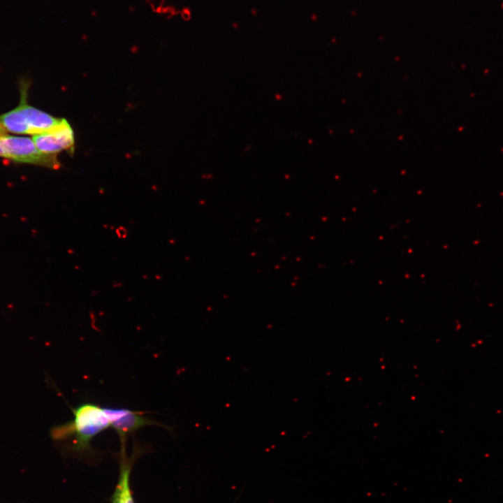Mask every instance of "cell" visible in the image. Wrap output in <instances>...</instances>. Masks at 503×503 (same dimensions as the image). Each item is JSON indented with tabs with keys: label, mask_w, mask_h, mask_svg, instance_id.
<instances>
[{
	"label": "cell",
	"mask_w": 503,
	"mask_h": 503,
	"mask_svg": "<svg viewBox=\"0 0 503 503\" xmlns=\"http://www.w3.org/2000/svg\"><path fill=\"white\" fill-rule=\"evenodd\" d=\"M73 418L54 425L50 430L51 438L64 441L72 438L69 449L78 453L89 452L91 442L100 432L110 428L104 407L85 402L71 409Z\"/></svg>",
	"instance_id": "1"
},
{
	"label": "cell",
	"mask_w": 503,
	"mask_h": 503,
	"mask_svg": "<svg viewBox=\"0 0 503 503\" xmlns=\"http://www.w3.org/2000/svg\"><path fill=\"white\" fill-rule=\"evenodd\" d=\"M27 97V88L22 87L19 105L0 115V124L7 131L36 136L50 131L59 123L61 119L29 105Z\"/></svg>",
	"instance_id": "2"
},
{
	"label": "cell",
	"mask_w": 503,
	"mask_h": 503,
	"mask_svg": "<svg viewBox=\"0 0 503 503\" xmlns=\"http://www.w3.org/2000/svg\"><path fill=\"white\" fill-rule=\"evenodd\" d=\"M0 156L18 163H29L57 169L61 163L56 154L41 152L33 139L3 135L0 137Z\"/></svg>",
	"instance_id": "3"
},
{
	"label": "cell",
	"mask_w": 503,
	"mask_h": 503,
	"mask_svg": "<svg viewBox=\"0 0 503 503\" xmlns=\"http://www.w3.org/2000/svg\"><path fill=\"white\" fill-rule=\"evenodd\" d=\"M112 428L118 434L122 444H125L127 436L147 425H165L146 417L143 413L125 407H104Z\"/></svg>",
	"instance_id": "4"
},
{
	"label": "cell",
	"mask_w": 503,
	"mask_h": 503,
	"mask_svg": "<svg viewBox=\"0 0 503 503\" xmlns=\"http://www.w3.org/2000/svg\"><path fill=\"white\" fill-rule=\"evenodd\" d=\"M38 149L47 154H56L63 150H73L75 138L73 129L65 119L50 131L32 138Z\"/></svg>",
	"instance_id": "5"
},
{
	"label": "cell",
	"mask_w": 503,
	"mask_h": 503,
	"mask_svg": "<svg viewBox=\"0 0 503 503\" xmlns=\"http://www.w3.org/2000/svg\"><path fill=\"white\" fill-rule=\"evenodd\" d=\"M137 453L134 452L131 458H127L125 445L122 444L118 481L112 495L111 503H135L130 487V474Z\"/></svg>",
	"instance_id": "6"
},
{
	"label": "cell",
	"mask_w": 503,
	"mask_h": 503,
	"mask_svg": "<svg viewBox=\"0 0 503 503\" xmlns=\"http://www.w3.org/2000/svg\"><path fill=\"white\" fill-rule=\"evenodd\" d=\"M6 130L3 127V126L0 124V137L6 135Z\"/></svg>",
	"instance_id": "7"
}]
</instances>
